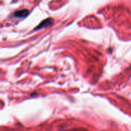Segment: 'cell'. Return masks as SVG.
Here are the masks:
<instances>
[{
	"label": "cell",
	"mask_w": 131,
	"mask_h": 131,
	"mask_svg": "<svg viewBox=\"0 0 131 131\" xmlns=\"http://www.w3.org/2000/svg\"><path fill=\"white\" fill-rule=\"evenodd\" d=\"M54 23V20L51 18H48V19H46L45 20H43V21L41 22L38 26H37V28H35V30H38V29H41V28H46V27L52 25Z\"/></svg>",
	"instance_id": "cell-1"
},
{
	"label": "cell",
	"mask_w": 131,
	"mask_h": 131,
	"mask_svg": "<svg viewBox=\"0 0 131 131\" xmlns=\"http://www.w3.org/2000/svg\"><path fill=\"white\" fill-rule=\"evenodd\" d=\"M29 14V12L28 10H17L14 13V16L17 18H24Z\"/></svg>",
	"instance_id": "cell-2"
}]
</instances>
